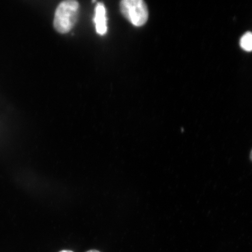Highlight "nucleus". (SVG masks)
<instances>
[{"mask_svg": "<svg viewBox=\"0 0 252 252\" xmlns=\"http://www.w3.org/2000/svg\"><path fill=\"white\" fill-rule=\"evenodd\" d=\"M79 4L76 1H63L57 8L54 18L55 30L61 33H67L76 23Z\"/></svg>", "mask_w": 252, "mask_h": 252, "instance_id": "1", "label": "nucleus"}, {"mask_svg": "<svg viewBox=\"0 0 252 252\" xmlns=\"http://www.w3.org/2000/svg\"><path fill=\"white\" fill-rule=\"evenodd\" d=\"M123 15L135 27L146 24L149 19L147 5L143 0H124L121 2Z\"/></svg>", "mask_w": 252, "mask_h": 252, "instance_id": "2", "label": "nucleus"}, {"mask_svg": "<svg viewBox=\"0 0 252 252\" xmlns=\"http://www.w3.org/2000/svg\"><path fill=\"white\" fill-rule=\"evenodd\" d=\"M240 46L242 49L247 52L252 51V33H245L240 40Z\"/></svg>", "mask_w": 252, "mask_h": 252, "instance_id": "4", "label": "nucleus"}, {"mask_svg": "<svg viewBox=\"0 0 252 252\" xmlns=\"http://www.w3.org/2000/svg\"><path fill=\"white\" fill-rule=\"evenodd\" d=\"M251 159L252 160V150L251 151V155H250Z\"/></svg>", "mask_w": 252, "mask_h": 252, "instance_id": "7", "label": "nucleus"}, {"mask_svg": "<svg viewBox=\"0 0 252 252\" xmlns=\"http://www.w3.org/2000/svg\"><path fill=\"white\" fill-rule=\"evenodd\" d=\"M60 252H73L70 251L64 250V251H62Z\"/></svg>", "mask_w": 252, "mask_h": 252, "instance_id": "6", "label": "nucleus"}, {"mask_svg": "<svg viewBox=\"0 0 252 252\" xmlns=\"http://www.w3.org/2000/svg\"><path fill=\"white\" fill-rule=\"evenodd\" d=\"M87 252H100L96 251V250H91L90 251H88Z\"/></svg>", "mask_w": 252, "mask_h": 252, "instance_id": "5", "label": "nucleus"}, {"mask_svg": "<svg viewBox=\"0 0 252 252\" xmlns=\"http://www.w3.org/2000/svg\"><path fill=\"white\" fill-rule=\"evenodd\" d=\"M95 24L96 31L100 35H104L108 31L106 8L102 3L99 2L96 6L95 15L94 19Z\"/></svg>", "mask_w": 252, "mask_h": 252, "instance_id": "3", "label": "nucleus"}]
</instances>
